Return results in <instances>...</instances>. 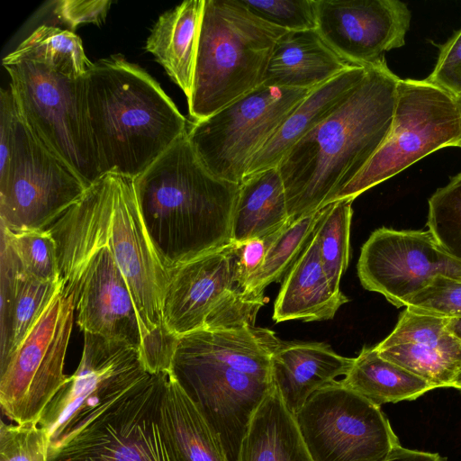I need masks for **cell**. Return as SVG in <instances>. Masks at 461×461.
Masks as SVG:
<instances>
[{
  "label": "cell",
  "mask_w": 461,
  "mask_h": 461,
  "mask_svg": "<svg viewBox=\"0 0 461 461\" xmlns=\"http://www.w3.org/2000/svg\"><path fill=\"white\" fill-rule=\"evenodd\" d=\"M399 80L385 59L368 66L351 94L282 158L277 167L290 221L332 203L382 146Z\"/></svg>",
  "instance_id": "cell-1"
},
{
  "label": "cell",
  "mask_w": 461,
  "mask_h": 461,
  "mask_svg": "<svg viewBox=\"0 0 461 461\" xmlns=\"http://www.w3.org/2000/svg\"><path fill=\"white\" fill-rule=\"evenodd\" d=\"M133 183L149 238L167 271L232 242L240 185L203 166L187 131Z\"/></svg>",
  "instance_id": "cell-2"
},
{
  "label": "cell",
  "mask_w": 461,
  "mask_h": 461,
  "mask_svg": "<svg viewBox=\"0 0 461 461\" xmlns=\"http://www.w3.org/2000/svg\"><path fill=\"white\" fill-rule=\"evenodd\" d=\"M266 328L199 330L178 337L171 373L238 461L250 420L274 388L272 355L281 343Z\"/></svg>",
  "instance_id": "cell-3"
},
{
  "label": "cell",
  "mask_w": 461,
  "mask_h": 461,
  "mask_svg": "<svg viewBox=\"0 0 461 461\" xmlns=\"http://www.w3.org/2000/svg\"><path fill=\"white\" fill-rule=\"evenodd\" d=\"M85 84L101 176L116 173L134 179L188 130L159 84L121 55L94 62Z\"/></svg>",
  "instance_id": "cell-4"
},
{
  "label": "cell",
  "mask_w": 461,
  "mask_h": 461,
  "mask_svg": "<svg viewBox=\"0 0 461 461\" xmlns=\"http://www.w3.org/2000/svg\"><path fill=\"white\" fill-rule=\"evenodd\" d=\"M48 230L56 242L109 249L132 295L142 341L167 329L162 314L167 271L146 230L133 178L103 175Z\"/></svg>",
  "instance_id": "cell-5"
},
{
  "label": "cell",
  "mask_w": 461,
  "mask_h": 461,
  "mask_svg": "<svg viewBox=\"0 0 461 461\" xmlns=\"http://www.w3.org/2000/svg\"><path fill=\"white\" fill-rule=\"evenodd\" d=\"M285 32L256 16L240 0H204L187 99L194 122L261 86L275 45Z\"/></svg>",
  "instance_id": "cell-6"
},
{
  "label": "cell",
  "mask_w": 461,
  "mask_h": 461,
  "mask_svg": "<svg viewBox=\"0 0 461 461\" xmlns=\"http://www.w3.org/2000/svg\"><path fill=\"white\" fill-rule=\"evenodd\" d=\"M88 185L23 118L12 88L0 94V220L13 232L48 229Z\"/></svg>",
  "instance_id": "cell-7"
},
{
  "label": "cell",
  "mask_w": 461,
  "mask_h": 461,
  "mask_svg": "<svg viewBox=\"0 0 461 461\" xmlns=\"http://www.w3.org/2000/svg\"><path fill=\"white\" fill-rule=\"evenodd\" d=\"M25 122L89 186L101 176L86 104L85 77H72L32 59H3Z\"/></svg>",
  "instance_id": "cell-8"
},
{
  "label": "cell",
  "mask_w": 461,
  "mask_h": 461,
  "mask_svg": "<svg viewBox=\"0 0 461 461\" xmlns=\"http://www.w3.org/2000/svg\"><path fill=\"white\" fill-rule=\"evenodd\" d=\"M265 296L248 292L231 242L167 270L162 299L165 325L177 337L199 330L254 327Z\"/></svg>",
  "instance_id": "cell-9"
},
{
  "label": "cell",
  "mask_w": 461,
  "mask_h": 461,
  "mask_svg": "<svg viewBox=\"0 0 461 461\" xmlns=\"http://www.w3.org/2000/svg\"><path fill=\"white\" fill-rule=\"evenodd\" d=\"M460 142L461 112L456 98L427 79L400 78L386 140L334 201L354 200L428 155L459 147Z\"/></svg>",
  "instance_id": "cell-10"
},
{
  "label": "cell",
  "mask_w": 461,
  "mask_h": 461,
  "mask_svg": "<svg viewBox=\"0 0 461 461\" xmlns=\"http://www.w3.org/2000/svg\"><path fill=\"white\" fill-rule=\"evenodd\" d=\"M312 89L262 84L211 116L194 122L187 130L188 140L212 175L240 185L254 156Z\"/></svg>",
  "instance_id": "cell-11"
},
{
  "label": "cell",
  "mask_w": 461,
  "mask_h": 461,
  "mask_svg": "<svg viewBox=\"0 0 461 461\" xmlns=\"http://www.w3.org/2000/svg\"><path fill=\"white\" fill-rule=\"evenodd\" d=\"M149 374L140 351L84 332L79 365L43 411L39 425L56 449L143 383Z\"/></svg>",
  "instance_id": "cell-12"
},
{
  "label": "cell",
  "mask_w": 461,
  "mask_h": 461,
  "mask_svg": "<svg viewBox=\"0 0 461 461\" xmlns=\"http://www.w3.org/2000/svg\"><path fill=\"white\" fill-rule=\"evenodd\" d=\"M75 312L74 292L62 283L21 344L0 365V406L14 422L39 423L68 381L64 363Z\"/></svg>",
  "instance_id": "cell-13"
},
{
  "label": "cell",
  "mask_w": 461,
  "mask_h": 461,
  "mask_svg": "<svg viewBox=\"0 0 461 461\" xmlns=\"http://www.w3.org/2000/svg\"><path fill=\"white\" fill-rule=\"evenodd\" d=\"M167 373L133 391L49 452L48 461H178L158 421Z\"/></svg>",
  "instance_id": "cell-14"
},
{
  "label": "cell",
  "mask_w": 461,
  "mask_h": 461,
  "mask_svg": "<svg viewBox=\"0 0 461 461\" xmlns=\"http://www.w3.org/2000/svg\"><path fill=\"white\" fill-rule=\"evenodd\" d=\"M294 417L313 461H384L400 444L380 406L339 381L312 393Z\"/></svg>",
  "instance_id": "cell-15"
},
{
  "label": "cell",
  "mask_w": 461,
  "mask_h": 461,
  "mask_svg": "<svg viewBox=\"0 0 461 461\" xmlns=\"http://www.w3.org/2000/svg\"><path fill=\"white\" fill-rule=\"evenodd\" d=\"M60 280L75 295L83 332L126 343L139 351L142 331L128 284L106 247L56 242Z\"/></svg>",
  "instance_id": "cell-16"
},
{
  "label": "cell",
  "mask_w": 461,
  "mask_h": 461,
  "mask_svg": "<svg viewBox=\"0 0 461 461\" xmlns=\"http://www.w3.org/2000/svg\"><path fill=\"white\" fill-rule=\"evenodd\" d=\"M357 276L362 286L400 308L437 276L457 278L461 263L438 246L429 230L373 231L361 248Z\"/></svg>",
  "instance_id": "cell-17"
},
{
  "label": "cell",
  "mask_w": 461,
  "mask_h": 461,
  "mask_svg": "<svg viewBox=\"0 0 461 461\" xmlns=\"http://www.w3.org/2000/svg\"><path fill=\"white\" fill-rule=\"evenodd\" d=\"M317 31L344 60L371 66L405 44L411 12L399 0H316Z\"/></svg>",
  "instance_id": "cell-18"
},
{
  "label": "cell",
  "mask_w": 461,
  "mask_h": 461,
  "mask_svg": "<svg viewBox=\"0 0 461 461\" xmlns=\"http://www.w3.org/2000/svg\"><path fill=\"white\" fill-rule=\"evenodd\" d=\"M447 318L405 309L391 334L375 346L378 354L430 384L452 387L461 367V340L447 329Z\"/></svg>",
  "instance_id": "cell-19"
},
{
  "label": "cell",
  "mask_w": 461,
  "mask_h": 461,
  "mask_svg": "<svg viewBox=\"0 0 461 461\" xmlns=\"http://www.w3.org/2000/svg\"><path fill=\"white\" fill-rule=\"evenodd\" d=\"M353 361L323 342L281 341L272 355L274 385L295 415L312 393L345 375Z\"/></svg>",
  "instance_id": "cell-20"
},
{
  "label": "cell",
  "mask_w": 461,
  "mask_h": 461,
  "mask_svg": "<svg viewBox=\"0 0 461 461\" xmlns=\"http://www.w3.org/2000/svg\"><path fill=\"white\" fill-rule=\"evenodd\" d=\"M316 230L284 277L274 303L272 318L276 323L291 320L306 322L331 320L349 300L341 291L334 290L328 279Z\"/></svg>",
  "instance_id": "cell-21"
},
{
  "label": "cell",
  "mask_w": 461,
  "mask_h": 461,
  "mask_svg": "<svg viewBox=\"0 0 461 461\" xmlns=\"http://www.w3.org/2000/svg\"><path fill=\"white\" fill-rule=\"evenodd\" d=\"M0 365L21 344L49 306L62 282H46L26 274L1 240Z\"/></svg>",
  "instance_id": "cell-22"
},
{
  "label": "cell",
  "mask_w": 461,
  "mask_h": 461,
  "mask_svg": "<svg viewBox=\"0 0 461 461\" xmlns=\"http://www.w3.org/2000/svg\"><path fill=\"white\" fill-rule=\"evenodd\" d=\"M367 67L352 65L313 88L293 110L267 144L254 156L245 176L277 167L286 152L328 117L351 94L365 77Z\"/></svg>",
  "instance_id": "cell-23"
},
{
  "label": "cell",
  "mask_w": 461,
  "mask_h": 461,
  "mask_svg": "<svg viewBox=\"0 0 461 461\" xmlns=\"http://www.w3.org/2000/svg\"><path fill=\"white\" fill-rule=\"evenodd\" d=\"M350 66L316 29L287 31L275 45L263 85L312 89Z\"/></svg>",
  "instance_id": "cell-24"
},
{
  "label": "cell",
  "mask_w": 461,
  "mask_h": 461,
  "mask_svg": "<svg viewBox=\"0 0 461 461\" xmlns=\"http://www.w3.org/2000/svg\"><path fill=\"white\" fill-rule=\"evenodd\" d=\"M158 421L178 461H226L218 437L171 372L160 397Z\"/></svg>",
  "instance_id": "cell-25"
},
{
  "label": "cell",
  "mask_w": 461,
  "mask_h": 461,
  "mask_svg": "<svg viewBox=\"0 0 461 461\" xmlns=\"http://www.w3.org/2000/svg\"><path fill=\"white\" fill-rule=\"evenodd\" d=\"M204 0H187L162 14L150 31L146 50L164 68L188 99Z\"/></svg>",
  "instance_id": "cell-26"
},
{
  "label": "cell",
  "mask_w": 461,
  "mask_h": 461,
  "mask_svg": "<svg viewBox=\"0 0 461 461\" xmlns=\"http://www.w3.org/2000/svg\"><path fill=\"white\" fill-rule=\"evenodd\" d=\"M238 461H313L275 386L250 420Z\"/></svg>",
  "instance_id": "cell-27"
},
{
  "label": "cell",
  "mask_w": 461,
  "mask_h": 461,
  "mask_svg": "<svg viewBox=\"0 0 461 461\" xmlns=\"http://www.w3.org/2000/svg\"><path fill=\"white\" fill-rule=\"evenodd\" d=\"M289 221L285 191L278 167L243 178L232 216V242L273 234Z\"/></svg>",
  "instance_id": "cell-28"
},
{
  "label": "cell",
  "mask_w": 461,
  "mask_h": 461,
  "mask_svg": "<svg viewBox=\"0 0 461 461\" xmlns=\"http://www.w3.org/2000/svg\"><path fill=\"white\" fill-rule=\"evenodd\" d=\"M339 383L377 406L412 401L435 389L420 377L383 358L375 346L361 349Z\"/></svg>",
  "instance_id": "cell-29"
},
{
  "label": "cell",
  "mask_w": 461,
  "mask_h": 461,
  "mask_svg": "<svg viewBox=\"0 0 461 461\" xmlns=\"http://www.w3.org/2000/svg\"><path fill=\"white\" fill-rule=\"evenodd\" d=\"M5 58L40 61L72 77H85L93 64L85 53L79 36L44 24L38 26Z\"/></svg>",
  "instance_id": "cell-30"
},
{
  "label": "cell",
  "mask_w": 461,
  "mask_h": 461,
  "mask_svg": "<svg viewBox=\"0 0 461 461\" xmlns=\"http://www.w3.org/2000/svg\"><path fill=\"white\" fill-rule=\"evenodd\" d=\"M321 209L290 221L277 232L264 262L247 283L249 293L265 296L267 286L285 277L293 264L303 251L326 212Z\"/></svg>",
  "instance_id": "cell-31"
},
{
  "label": "cell",
  "mask_w": 461,
  "mask_h": 461,
  "mask_svg": "<svg viewBox=\"0 0 461 461\" xmlns=\"http://www.w3.org/2000/svg\"><path fill=\"white\" fill-rule=\"evenodd\" d=\"M353 201L340 199L328 203L316 230L321 262L328 279L336 291H340V279L349 261Z\"/></svg>",
  "instance_id": "cell-32"
},
{
  "label": "cell",
  "mask_w": 461,
  "mask_h": 461,
  "mask_svg": "<svg viewBox=\"0 0 461 461\" xmlns=\"http://www.w3.org/2000/svg\"><path fill=\"white\" fill-rule=\"evenodd\" d=\"M427 226L442 250L461 263V172L429 199Z\"/></svg>",
  "instance_id": "cell-33"
},
{
  "label": "cell",
  "mask_w": 461,
  "mask_h": 461,
  "mask_svg": "<svg viewBox=\"0 0 461 461\" xmlns=\"http://www.w3.org/2000/svg\"><path fill=\"white\" fill-rule=\"evenodd\" d=\"M1 240L26 274L41 281H60L57 243L48 229L13 232L1 226Z\"/></svg>",
  "instance_id": "cell-34"
},
{
  "label": "cell",
  "mask_w": 461,
  "mask_h": 461,
  "mask_svg": "<svg viewBox=\"0 0 461 461\" xmlns=\"http://www.w3.org/2000/svg\"><path fill=\"white\" fill-rule=\"evenodd\" d=\"M50 439L38 423L0 425V461H48Z\"/></svg>",
  "instance_id": "cell-35"
},
{
  "label": "cell",
  "mask_w": 461,
  "mask_h": 461,
  "mask_svg": "<svg viewBox=\"0 0 461 461\" xmlns=\"http://www.w3.org/2000/svg\"><path fill=\"white\" fill-rule=\"evenodd\" d=\"M256 16L285 31L317 29L316 0H240Z\"/></svg>",
  "instance_id": "cell-36"
},
{
  "label": "cell",
  "mask_w": 461,
  "mask_h": 461,
  "mask_svg": "<svg viewBox=\"0 0 461 461\" xmlns=\"http://www.w3.org/2000/svg\"><path fill=\"white\" fill-rule=\"evenodd\" d=\"M409 311L452 319L461 318V280L439 275L407 303Z\"/></svg>",
  "instance_id": "cell-37"
},
{
  "label": "cell",
  "mask_w": 461,
  "mask_h": 461,
  "mask_svg": "<svg viewBox=\"0 0 461 461\" xmlns=\"http://www.w3.org/2000/svg\"><path fill=\"white\" fill-rule=\"evenodd\" d=\"M110 0H53L43 6L44 25L75 32L81 24L101 25L107 15Z\"/></svg>",
  "instance_id": "cell-38"
},
{
  "label": "cell",
  "mask_w": 461,
  "mask_h": 461,
  "mask_svg": "<svg viewBox=\"0 0 461 461\" xmlns=\"http://www.w3.org/2000/svg\"><path fill=\"white\" fill-rule=\"evenodd\" d=\"M426 79L455 97L461 96V28L439 46L435 67Z\"/></svg>",
  "instance_id": "cell-39"
},
{
  "label": "cell",
  "mask_w": 461,
  "mask_h": 461,
  "mask_svg": "<svg viewBox=\"0 0 461 461\" xmlns=\"http://www.w3.org/2000/svg\"><path fill=\"white\" fill-rule=\"evenodd\" d=\"M278 231L236 243L239 252L240 272L246 286L249 277L262 266L267 250Z\"/></svg>",
  "instance_id": "cell-40"
},
{
  "label": "cell",
  "mask_w": 461,
  "mask_h": 461,
  "mask_svg": "<svg viewBox=\"0 0 461 461\" xmlns=\"http://www.w3.org/2000/svg\"><path fill=\"white\" fill-rule=\"evenodd\" d=\"M384 461H447L438 453L408 449L397 445Z\"/></svg>",
  "instance_id": "cell-41"
},
{
  "label": "cell",
  "mask_w": 461,
  "mask_h": 461,
  "mask_svg": "<svg viewBox=\"0 0 461 461\" xmlns=\"http://www.w3.org/2000/svg\"><path fill=\"white\" fill-rule=\"evenodd\" d=\"M447 329L461 340V318L447 319ZM452 387L461 391V367Z\"/></svg>",
  "instance_id": "cell-42"
},
{
  "label": "cell",
  "mask_w": 461,
  "mask_h": 461,
  "mask_svg": "<svg viewBox=\"0 0 461 461\" xmlns=\"http://www.w3.org/2000/svg\"><path fill=\"white\" fill-rule=\"evenodd\" d=\"M456 101H457V104H458V106H459V109H460V112H461V96H458V97H456ZM459 148H461V142H460Z\"/></svg>",
  "instance_id": "cell-43"
},
{
  "label": "cell",
  "mask_w": 461,
  "mask_h": 461,
  "mask_svg": "<svg viewBox=\"0 0 461 461\" xmlns=\"http://www.w3.org/2000/svg\"><path fill=\"white\" fill-rule=\"evenodd\" d=\"M456 279H459V280H461V276H458V277H457Z\"/></svg>",
  "instance_id": "cell-44"
}]
</instances>
